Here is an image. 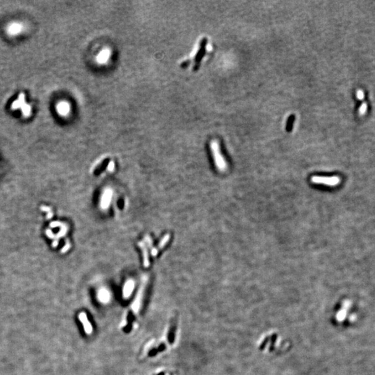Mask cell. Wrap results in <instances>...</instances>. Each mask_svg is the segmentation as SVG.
Here are the masks:
<instances>
[{
  "mask_svg": "<svg viewBox=\"0 0 375 375\" xmlns=\"http://www.w3.org/2000/svg\"><path fill=\"white\" fill-rule=\"evenodd\" d=\"M169 235H165L164 237H163V238L160 241V243H159V248H163V247L165 246V245L167 243L168 241H169Z\"/></svg>",
  "mask_w": 375,
  "mask_h": 375,
  "instance_id": "4fadbf2b",
  "label": "cell"
},
{
  "mask_svg": "<svg viewBox=\"0 0 375 375\" xmlns=\"http://www.w3.org/2000/svg\"><path fill=\"white\" fill-rule=\"evenodd\" d=\"M79 319L81 320V322H82V324L83 325L84 329H85V331L87 333L91 332L92 329H91V325H90V324L88 322V319H87L86 315L85 313H81L79 315Z\"/></svg>",
  "mask_w": 375,
  "mask_h": 375,
  "instance_id": "ba28073f",
  "label": "cell"
},
{
  "mask_svg": "<svg viewBox=\"0 0 375 375\" xmlns=\"http://www.w3.org/2000/svg\"><path fill=\"white\" fill-rule=\"evenodd\" d=\"M24 30L23 24L19 23V22H13L8 25L7 27V32L8 34L12 36H18L19 33H22Z\"/></svg>",
  "mask_w": 375,
  "mask_h": 375,
  "instance_id": "5b68a950",
  "label": "cell"
},
{
  "mask_svg": "<svg viewBox=\"0 0 375 375\" xmlns=\"http://www.w3.org/2000/svg\"><path fill=\"white\" fill-rule=\"evenodd\" d=\"M109 51L108 49H104L100 53V55L98 56L97 60L99 62H100V63H104V62H106L107 61V59L109 58Z\"/></svg>",
  "mask_w": 375,
  "mask_h": 375,
  "instance_id": "30bf717a",
  "label": "cell"
},
{
  "mask_svg": "<svg viewBox=\"0 0 375 375\" xmlns=\"http://www.w3.org/2000/svg\"><path fill=\"white\" fill-rule=\"evenodd\" d=\"M311 181L315 184L325 185L326 186H336L340 183V179L338 176L333 177H322V176H313L311 178Z\"/></svg>",
  "mask_w": 375,
  "mask_h": 375,
  "instance_id": "7a4b0ae2",
  "label": "cell"
},
{
  "mask_svg": "<svg viewBox=\"0 0 375 375\" xmlns=\"http://www.w3.org/2000/svg\"><path fill=\"white\" fill-rule=\"evenodd\" d=\"M356 97L358 100H359L360 101H362L364 100V98H365L364 92H363L362 90H360V89L358 90V91H356Z\"/></svg>",
  "mask_w": 375,
  "mask_h": 375,
  "instance_id": "7c38bea8",
  "label": "cell"
},
{
  "mask_svg": "<svg viewBox=\"0 0 375 375\" xmlns=\"http://www.w3.org/2000/svg\"><path fill=\"white\" fill-rule=\"evenodd\" d=\"M207 39L203 38L202 41L200 42L198 52H197L196 55L194 58L193 70H194V71H196V70H198V68L199 67L201 61L202 60V58H204V56L206 53V50H207Z\"/></svg>",
  "mask_w": 375,
  "mask_h": 375,
  "instance_id": "3957f363",
  "label": "cell"
},
{
  "mask_svg": "<svg viewBox=\"0 0 375 375\" xmlns=\"http://www.w3.org/2000/svg\"><path fill=\"white\" fill-rule=\"evenodd\" d=\"M190 61H184V62H183V63H181V67H182V68H185V67H188V65H190Z\"/></svg>",
  "mask_w": 375,
  "mask_h": 375,
  "instance_id": "5bb4252c",
  "label": "cell"
},
{
  "mask_svg": "<svg viewBox=\"0 0 375 375\" xmlns=\"http://www.w3.org/2000/svg\"><path fill=\"white\" fill-rule=\"evenodd\" d=\"M57 111L59 114L66 115L70 111V106L66 102H61L57 105Z\"/></svg>",
  "mask_w": 375,
  "mask_h": 375,
  "instance_id": "52a82bcc",
  "label": "cell"
},
{
  "mask_svg": "<svg viewBox=\"0 0 375 375\" xmlns=\"http://www.w3.org/2000/svg\"><path fill=\"white\" fill-rule=\"evenodd\" d=\"M108 167H109V168H108V169H109V170H110V171H112V170H113V168H114V165H113V163H112V162H110V163H109V165H108Z\"/></svg>",
  "mask_w": 375,
  "mask_h": 375,
  "instance_id": "9a60e30c",
  "label": "cell"
},
{
  "mask_svg": "<svg viewBox=\"0 0 375 375\" xmlns=\"http://www.w3.org/2000/svg\"><path fill=\"white\" fill-rule=\"evenodd\" d=\"M138 245L141 247V249L143 250V257H144V266L145 267H148L149 263V258H148V253L147 251L146 247L145 246V245H144L143 242H139Z\"/></svg>",
  "mask_w": 375,
  "mask_h": 375,
  "instance_id": "9c48e42d",
  "label": "cell"
},
{
  "mask_svg": "<svg viewBox=\"0 0 375 375\" xmlns=\"http://www.w3.org/2000/svg\"><path fill=\"white\" fill-rule=\"evenodd\" d=\"M368 110V104L366 102H363L359 109V115L360 116H363L366 114Z\"/></svg>",
  "mask_w": 375,
  "mask_h": 375,
  "instance_id": "8fae6325",
  "label": "cell"
},
{
  "mask_svg": "<svg viewBox=\"0 0 375 375\" xmlns=\"http://www.w3.org/2000/svg\"><path fill=\"white\" fill-rule=\"evenodd\" d=\"M211 149L212 151L214 162L216 165V168L220 172H224L227 169V164L224 158L222 156L220 152L219 144L216 141H213L211 143Z\"/></svg>",
  "mask_w": 375,
  "mask_h": 375,
  "instance_id": "6da1fadb",
  "label": "cell"
},
{
  "mask_svg": "<svg viewBox=\"0 0 375 375\" xmlns=\"http://www.w3.org/2000/svg\"><path fill=\"white\" fill-rule=\"evenodd\" d=\"M177 327V320L176 318H173L171 322V325L168 331V340L170 344L173 343L175 336V331Z\"/></svg>",
  "mask_w": 375,
  "mask_h": 375,
  "instance_id": "8992f818",
  "label": "cell"
},
{
  "mask_svg": "<svg viewBox=\"0 0 375 375\" xmlns=\"http://www.w3.org/2000/svg\"><path fill=\"white\" fill-rule=\"evenodd\" d=\"M113 196V191L111 188H106L103 191L100 200V207L102 209L105 210L109 208Z\"/></svg>",
  "mask_w": 375,
  "mask_h": 375,
  "instance_id": "277c9868",
  "label": "cell"
}]
</instances>
